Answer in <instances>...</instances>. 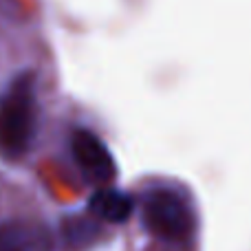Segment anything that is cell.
<instances>
[{
    "label": "cell",
    "instance_id": "obj_2",
    "mask_svg": "<svg viewBox=\"0 0 251 251\" xmlns=\"http://www.w3.org/2000/svg\"><path fill=\"white\" fill-rule=\"evenodd\" d=\"M141 223L161 240H185L194 229V216L178 192L170 187H152L141 199Z\"/></svg>",
    "mask_w": 251,
    "mask_h": 251
},
{
    "label": "cell",
    "instance_id": "obj_5",
    "mask_svg": "<svg viewBox=\"0 0 251 251\" xmlns=\"http://www.w3.org/2000/svg\"><path fill=\"white\" fill-rule=\"evenodd\" d=\"M88 212L106 223H126L134 212V203L128 194L113 187H100L88 201Z\"/></svg>",
    "mask_w": 251,
    "mask_h": 251
},
{
    "label": "cell",
    "instance_id": "obj_1",
    "mask_svg": "<svg viewBox=\"0 0 251 251\" xmlns=\"http://www.w3.org/2000/svg\"><path fill=\"white\" fill-rule=\"evenodd\" d=\"M38 132V97L33 73H20L0 93V156L20 161Z\"/></svg>",
    "mask_w": 251,
    "mask_h": 251
},
{
    "label": "cell",
    "instance_id": "obj_6",
    "mask_svg": "<svg viewBox=\"0 0 251 251\" xmlns=\"http://www.w3.org/2000/svg\"><path fill=\"white\" fill-rule=\"evenodd\" d=\"M62 231H64V240L69 243L71 249L88 247V245L100 236V227L93 221L82 218V216H73V218H69V221H64Z\"/></svg>",
    "mask_w": 251,
    "mask_h": 251
},
{
    "label": "cell",
    "instance_id": "obj_4",
    "mask_svg": "<svg viewBox=\"0 0 251 251\" xmlns=\"http://www.w3.org/2000/svg\"><path fill=\"white\" fill-rule=\"evenodd\" d=\"M0 251H51V238L38 223L4 221L0 223Z\"/></svg>",
    "mask_w": 251,
    "mask_h": 251
},
{
    "label": "cell",
    "instance_id": "obj_3",
    "mask_svg": "<svg viewBox=\"0 0 251 251\" xmlns=\"http://www.w3.org/2000/svg\"><path fill=\"white\" fill-rule=\"evenodd\" d=\"M71 154L88 181L104 185L117 176V165L110 150L91 130L79 128L71 134Z\"/></svg>",
    "mask_w": 251,
    "mask_h": 251
}]
</instances>
